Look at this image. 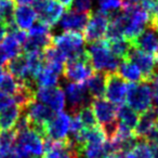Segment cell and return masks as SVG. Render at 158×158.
<instances>
[{"instance_id": "6da1fadb", "label": "cell", "mask_w": 158, "mask_h": 158, "mask_svg": "<svg viewBox=\"0 0 158 158\" xmlns=\"http://www.w3.org/2000/svg\"><path fill=\"white\" fill-rule=\"evenodd\" d=\"M86 52L93 69L97 72L115 73L121 62L120 59L110 51L105 39L89 44V46L86 47Z\"/></svg>"}, {"instance_id": "7a4b0ae2", "label": "cell", "mask_w": 158, "mask_h": 158, "mask_svg": "<svg viewBox=\"0 0 158 158\" xmlns=\"http://www.w3.org/2000/svg\"><path fill=\"white\" fill-rule=\"evenodd\" d=\"M90 106L94 113L98 123L101 125L100 127L103 129L107 141L113 139L118 128L117 106L104 98L92 99Z\"/></svg>"}, {"instance_id": "3957f363", "label": "cell", "mask_w": 158, "mask_h": 158, "mask_svg": "<svg viewBox=\"0 0 158 158\" xmlns=\"http://www.w3.org/2000/svg\"><path fill=\"white\" fill-rule=\"evenodd\" d=\"M127 105L138 114H143L153 105V91L149 82H129L126 94Z\"/></svg>"}, {"instance_id": "277c9868", "label": "cell", "mask_w": 158, "mask_h": 158, "mask_svg": "<svg viewBox=\"0 0 158 158\" xmlns=\"http://www.w3.org/2000/svg\"><path fill=\"white\" fill-rule=\"evenodd\" d=\"M52 44L63 52L66 59L73 60L85 53V39L80 31H64L63 34L52 37Z\"/></svg>"}, {"instance_id": "5b68a950", "label": "cell", "mask_w": 158, "mask_h": 158, "mask_svg": "<svg viewBox=\"0 0 158 158\" xmlns=\"http://www.w3.org/2000/svg\"><path fill=\"white\" fill-rule=\"evenodd\" d=\"M14 148L20 158H29L31 155L40 157L44 154V138L29 128L18 133Z\"/></svg>"}, {"instance_id": "8992f818", "label": "cell", "mask_w": 158, "mask_h": 158, "mask_svg": "<svg viewBox=\"0 0 158 158\" xmlns=\"http://www.w3.org/2000/svg\"><path fill=\"white\" fill-rule=\"evenodd\" d=\"M63 74L66 79H68L69 81L76 82V84L85 82L87 79L90 78L94 74V69L89 61L86 50L81 56L66 61L65 65H64Z\"/></svg>"}, {"instance_id": "52a82bcc", "label": "cell", "mask_w": 158, "mask_h": 158, "mask_svg": "<svg viewBox=\"0 0 158 158\" xmlns=\"http://www.w3.org/2000/svg\"><path fill=\"white\" fill-rule=\"evenodd\" d=\"M33 8L39 22L49 27L57 24L64 14V7L56 0H35Z\"/></svg>"}, {"instance_id": "ba28073f", "label": "cell", "mask_w": 158, "mask_h": 158, "mask_svg": "<svg viewBox=\"0 0 158 158\" xmlns=\"http://www.w3.org/2000/svg\"><path fill=\"white\" fill-rule=\"evenodd\" d=\"M108 23H110L108 14L100 10L95 13H90L89 21L84 29V39L88 44H93L95 41L104 39Z\"/></svg>"}, {"instance_id": "9c48e42d", "label": "cell", "mask_w": 158, "mask_h": 158, "mask_svg": "<svg viewBox=\"0 0 158 158\" xmlns=\"http://www.w3.org/2000/svg\"><path fill=\"white\" fill-rule=\"evenodd\" d=\"M127 82L116 72L106 73L105 98L115 105H121L126 102Z\"/></svg>"}, {"instance_id": "30bf717a", "label": "cell", "mask_w": 158, "mask_h": 158, "mask_svg": "<svg viewBox=\"0 0 158 158\" xmlns=\"http://www.w3.org/2000/svg\"><path fill=\"white\" fill-rule=\"evenodd\" d=\"M65 94L67 98L68 106L72 110V112H74V114H76L77 110H79L84 106H87L92 101V98H91L85 82L68 84L65 88Z\"/></svg>"}, {"instance_id": "8fae6325", "label": "cell", "mask_w": 158, "mask_h": 158, "mask_svg": "<svg viewBox=\"0 0 158 158\" xmlns=\"http://www.w3.org/2000/svg\"><path fill=\"white\" fill-rule=\"evenodd\" d=\"M126 60H129L132 63H134L139 67L143 75V79L145 82L151 84L154 77L156 76V66L154 56L151 54L143 52V51L135 49L132 47L130 53Z\"/></svg>"}, {"instance_id": "7c38bea8", "label": "cell", "mask_w": 158, "mask_h": 158, "mask_svg": "<svg viewBox=\"0 0 158 158\" xmlns=\"http://www.w3.org/2000/svg\"><path fill=\"white\" fill-rule=\"evenodd\" d=\"M36 100L54 110L55 113L63 112L65 107V93L60 87L38 88L36 91Z\"/></svg>"}, {"instance_id": "4fadbf2b", "label": "cell", "mask_w": 158, "mask_h": 158, "mask_svg": "<svg viewBox=\"0 0 158 158\" xmlns=\"http://www.w3.org/2000/svg\"><path fill=\"white\" fill-rule=\"evenodd\" d=\"M70 116L64 112L56 113L54 118L46 126L44 138L61 141L67 139L70 128Z\"/></svg>"}, {"instance_id": "5bb4252c", "label": "cell", "mask_w": 158, "mask_h": 158, "mask_svg": "<svg viewBox=\"0 0 158 158\" xmlns=\"http://www.w3.org/2000/svg\"><path fill=\"white\" fill-rule=\"evenodd\" d=\"M7 69L16 80L23 84H31L35 82L29 77L28 64H27V56L25 53H20L16 56L12 57L7 63ZM36 84V82H35Z\"/></svg>"}, {"instance_id": "9a60e30c", "label": "cell", "mask_w": 158, "mask_h": 158, "mask_svg": "<svg viewBox=\"0 0 158 158\" xmlns=\"http://www.w3.org/2000/svg\"><path fill=\"white\" fill-rule=\"evenodd\" d=\"M90 13H79L73 10H67L60 20V26L64 31H81L88 23Z\"/></svg>"}, {"instance_id": "2e32d148", "label": "cell", "mask_w": 158, "mask_h": 158, "mask_svg": "<svg viewBox=\"0 0 158 158\" xmlns=\"http://www.w3.org/2000/svg\"><path fill=\"white\" fill-rule=\"evenodd\" d=\"M132 47L151 55L158 54V36L153 29L147 28L131 42Z\"/></svg>"}, {"instance_id": "e0dca14e", "label": "cell", "mask_w": 158, "mask_h": 158, "mask_svg": "<svg viewBox=\"0 0 158 158\" xmlns=\"http://www.w3.org/2000/svg\"><path fill=\"white\" fill-rule=\"evenodd\" d=\"M38 19L37 12L31 6H18L13 14L14 24L21 31H28Z\"/></svg>"}, {"instance_id": "ac0fdd59", "label": "cell", "mask_w": 158, "mask_h": 158, "mask_svg": "<svg viewBox=\"0 0 158 158\" xmlns=\"http://www.w3.org/2000/svg\"><path fill=\"white\" fill-rule=\"evenodd\" d=\"M22 112L23 110L16 104H12L0 110V131L13 129L20 119Z\"/></svg>"}, {"instance_id": "d6986e66", "label": "cell", "mask_w": 158, "mask_h": 158, "mask_svg": "<svg viewBox=\"0 0 158 158\" xmlns=\"http://www.w3.org/2000/svg\"><path fill=\"white\" fill-rule=\"evenodd\" d=\"M92 99L104 98L106 86V73L97 72L85 81Z\"/></svg>"}, {"instance_id": "ffe728a7", "label": "cell", "mask_w": 158, "mask_h": 158, "mask_svg": "<svg viewBox=\"0 0 158 158\" xmlns=\"http://www.w3.org/2000/svg\"><path fill=\"white\" fill-rule=\"evenodd\" d=\"M50 44H52V36H51V34H47V35H28L26 41L23 44V48H24V53L42 52Z\"/></svg>"}, {"instance_id": "44dd1931", "label": "cell", "mask_w": 158, "mask_h": 158, "mask_svg": "<svg viewBox=\"0 0 158 158\" xmlns=\"http://www.w3.org/2000/svg\"><path fill=\"white\" fill-rule=\"evenodd\" d=\"M117 74L129 82H141L144 81L143 75L139 67L134 63H132L129 60H121L118 68H117Z\"/></svg>"}, {"instance_id": "7402d4cb", "label": "cell", "mask_w": 158, "mask_h": 158, "mask_svg": "<svg viewBox=\"0 0 158 158\" xmlns=\"http://www.w3.org/2000/svg\"><path fill=\"white\" fill-rule=\"evenodd\" d=\"M42 158H78V154L75 149L73 141L67 138L59 147L44 152Z\"/></svg>"}, {"instance_id": "603a6c76", "label": "cell", "mask_w": 158, "mask_h": 158, "mask_svg": "<svg viewBox=\"0 0 158 158\" xmlns=\"http://www.w3.org/2000/svg\"><path fill=\"white\" fill-rule=\"evenodd\" d=\"M139 117L140 115L127 104L123 103L121 105H118L117 107V119L119 123L128 127L129 129L134 130L136 123H138Z\"/></svg>"}, {"instance_id": "cb8c5ba5", "label": "cell", "mask_w": 158, "mask_h": 158, "mask_svg": "<svg viewBox=\"0 0 158 158\" xmlns=\"http://www.w3.org/2000/svg\"><path fill=\"white\" fill-rule=\"evenodd\" d=\"M60 75L54 73L53 70L49 69L44 66L41 72L36 76L35 82L38 88H51V87H56L59 82Z\"/></svg>"}, {"instance_id": "d4e9b609", "label": "cell", "mask_w": 158, "mask_h": 158, "mask_svg": "<svg viewBox=\"0 0 158 158\" xmlns=\"http://www.w3.org/2000/svg\"><path fill=\"white\" fill-rule=\"evenodd\" d=\"M107 46L110 51L120 60H126L130 53V50L132 49V44L130 41H128L125 38L121 39L113 40V41H107Z\"/></svg>"}, {"instance_id": "484cf974", "label": "cell", "mask_w": 158, "mask_h": 158, "mask_svg": "<svg viewBox=\"0 0 158 158\" xmlns=\"http://www.w3.org/2000/svg\"><path fill=\"white\" fill-rule=\"evenodd\" d=\"M21 88V82L16 80L10 73H6L2 81L0 84V91L5 95L13 97L18 93V91Z\"/></svg>"}, {"instance_id": "4316f807", "label": "cell", "mask_w": 158, "mask_h": 158, "mask_svg": "<svg viewBox=\"0 0 158 158\" xmlns=\"http://www.w3.org/2000/svg\"><path fill=\"white\" fill-rule=\"evenodd\" d=\"M77 115L79 116V119L81 121L84 128H86V129H92V128L99 126L97 118H95V115L90 105L84 106L82 108H80L77 112Z\"/></svg>"}, {"instance_id": "83f0119b", "label": "cell", "mask_w": 158, "mask_h": 158, "mask_svg": "<svg viewBox=\"0 0 158 158\" xmlns=\"http://www.w3.org/2000/svg\"><path fill=\"white\" fill-rule=\"evenodd\" d=\"M15 10V0H0V20L8 24H14L13 14Z\"/></svg>"}, {"instance_id": "f1b7e54d", "label": "cell", "mask_w": 158, "mask_h": 158, "mask_svg": "<svg viewBox=\"0 0 158 158\" xmlns=\"http://www.w3.org/2000/svg\"><path fill=\"white\" fill-rule=\"evenodd\" d=\"M3 50L6 51V53L8 54L9 59L16 56L21 53V47L22 44H20L16 37L13 35L12 33H9L7 35V37L5 38V40L2 41V46Z\"/></svg>"}, {"instance_id": "f546056e", "label": "cell", "mask_w": 158, "mask_h": 158, "mask_svg": "<svg viewBox=\"0 0 158 158\" xmlns=\"http://www.w3.org/2000/svg\"><path fill=\"white\" fill-rule=\"evenodd\" d=\"M18 133L14 129L0 131V152L10 151L15 146Z\"/></svg>"}, {"instance_id": "4dcf8cb0", "label": "cell", "mask_w": 158, "mask_h": 158, "mask_svg": "<svg viewBox=\"0 0 158 158\" xmlns=\"http://www.w3.org/2000/svg\"><path fill=\"white\" fill-rule=\"evenodd\" d=\"M100 6V11L110 15L113 12L121 10L123 8V0H98Z\"/></svg>"}, {"instance_id": "1f68e13d", "label": "cell", "mask_w": 158, "mask_h": 158, "mask_svg": "<svg viewBox=\"0 0 158 158\" xmlns=\"http://www.w3.org/2000/svg\"><path fill=\"white\" fill-rule=\"evenodd\" d=\"M92 5L93 0H74L70 6V10L79 13H90Z\"/></svg>"}, {"instance_id": "d6a6232c", "label": "cell", "mask_w": 158, "mask_h": 158, "mask_svg": "<svg viewBox=\"0 0 158 158\" xmlns=\"http://www.w3.org/2000/svg\"><path fill=\"white\" fill-rule=\"evenodd\" d=\"M27 33H28V35H47V34H50V27L39 22L33 25L27 31Z\"/></svg>"}, {"instance_id": "836d02e7", "label": "cell", "mask_w": 158, "mask_h": 158, "mask_svg": "<svg viewBox=\"0 0 158 158\" xmlns=\"http://www.w3.org/2000/svg\"><path fill=\"white\" fill-rule=\"evenodd\" d=\"M148 28L153 29L154 31L158 33V6H157V9H156L155 13L149 16Z\"/></svg>"}, {"instance_id": "e575fe53", "label": "cell", "mask_w": 158, "mask_h": 158, "mask_svg": "<svg viewBox=\"0 0 158 158\" xmlns=\"http://www.w3.org/2000/svg\"><path fill=\"white\" fill-rule=\"evenodd\" d=\"M152 91H153V99L155 101L156 105H158V76L156 75L152 80Z\"/></svg>"}, {"instance_id": "d590c367", "label": "cell", "mask_w": 158, "mask_h": 158, "mask_svg": "<svg viewBox=\"0 0 158 158\" xmlns=\"http://www.w3.org/2000/svg\"><path fill=\"white\" fill-rule=\"evenodd\" d=\"M9 29H8V24L3 21L0 20V44L5 40V38L7 37Z\"/></svg>"}, {"instance_id": "8d00e7d4", "label": "cell", "mask_w": 158, "mask_h": 158, "mask_svg": "<svg viewBox=\"0 0 158 158\" xmlns=\"http://www.w3.org/2000/svg\"><path fill=\"white\" fill-rule=\"evenodd\" d=\"M0 158H20V156H19L15 148L13 147V148L10 149V151L0 152Z\"/></svg>"}, {"instance_id": "74e56055", "label": "cell", "mask_w": 158, "mask_h": 158, "mask_svg": "<svg viewBox=\"0 0 158 158\" xmlns=\"http://www.w3.org/2000/svg\"><path fill=\"white\" fill-rule=\"evenodd\" d=\"M8 60H10L9 56H8V54L6 53V51L3 50L2 47H0V66L7 64Z\"/></svg>"}, {"instance_id": "f35d334b", "label": "cell", "mask_w": 158, "mask_h": 158, "mask_svg": "<svg viewBox=\"0 0 158 158\" xmlns=\"http://www.w3.org/2000/svg\"><path fill=\"white\" fill-rule=\"evenodd\" d=\"M149 147H151V152L152 155H153V158H158V145L154 144V143H149Z\"/></svg>"}, {"instance_id": "ab89813d", "label": "cell", "mask_w": 158, "mask_h": 158, "mask_svg": "<svg viewBox=\"0 0 158 158\" xmlns=\"http://www.w3.org/2000/svg\"><path fill=\"white\" fill-rule=\"evenodd\" d=\"M56 1L61 3V5L63 6L64 8H66V9H69L74 0H56Z\"/></svg>"}, {"instance_id": "60d3db41", "label": "cell", "mask_w": 158, "mask_h": 158, "mask_svg": "<svg viewBox=\"0 0 158 158\" xmlns=\"http://www.w3.org/2000/svg\"><path fill=\"white\" fill-rule=\"evenodd\" d=\"M19 6H31L35 2V0H15Z\"/></svg>"}, {"instance_id": "b9f144b4", "label": "cell", "mask_w": 158, "mask_h": 158, "mask_svg": "<svg viewBox=\"0 0 158 158\" xmlns=\"http://www.w3.org/2000/svg\"><path fill=\"white\" fill-rule=\"evenodd\" d=\"M6 75V70L5 68L2 67V66H0V84H1V81H2L3 77H5Z\"/></svg>"}, {"instance_id": "7bdbcfd3", "label": "cell", "mask_w": 158, "mask_h": 158, "mask_svg": "<svg viewBox=\"0 0 158 158\" xmlns=\"http://www.w3.org/2000/svg\"><path fill=\"white\" fill-rule=\"evenodd\" d=\"M130 3H133V5H139L140 2H142L143 0H128Z\"/></svg>"}, {"instance_id": "ee69618b", "label": "cell", "mask_w": 158, "mask_h": 158, "mask_svg": "<svg viewBox=\"0 0 158 158\" xmlns=\"http://www.w3.org/2000/svg\"><path fill=\"white\" fill-rule=\"evenodd\" d=\"M154 128H155V129L158 131V118L156 119V121H155V126H154Z\"/></svg>"}, {"instance_id": "f6af8a7d", "label": "cell", "mask_w": 158, "mask_h": 158, "mask_svg": "<svg viewBox=\"0 0 158 158\" xmlns=\"http://www.w3.org/2000/svg\"><path fill=\"white\" fill-rule=\"evenodd\" d=\"M3 95H5V94H3V93H2V92H1V91H0V99H1V98H2V97H3Z\"/></svg>"}, {"instance_id": "bcb514c9", "label": "cell", "mask_w": 158, "mask_h": 158, "mask_svg": "<svg viewBox=\"0 0 158 158\" xmlns=\"http://www.w3.org/2000/svg\"><path fill=\"white\" fill-rule=\"evenodd\" d=\"M29 158H40V157H37V156H34V157H29Z\"/></svg>"}, {"instance_id": "7dc6e473", "label": "cell", "mask_w": 158, "mask_h": 158, "mask_svg": "<svg viewBox=\"0 0 158 158\" xmlns=\"http://www.w3.org/2000/svg\"><path fill=\"white\" fill-rule=\"evenodd\" d=\"M105 158H108V157H107V156H106V157H105Z\"/></svg>"}, {"instance_id": "c3c4849f", "label": "cell", "mask_w": 158, "mask_h": 158, "mask_svg": "<svg viewBox=\"0 0 158 158\" xmlns=\"http://www.w3.org/2000/svg\"><path fill=\"white\" fill-rule=\"evenodd\" d=\"M156 75H157V76H158V73H157V74H156Z\"/></svg>"}, {"instance_id": "681fc988", "label": "cell", "mask_w": 158, "mask_h": 158, "mask_svg": "<svg viewBox=\"0 0 158 158\" xmlns=\"http://www.w3.org/2000/svg\"><path fill=\"white\" fill-rule=\"evenodd\" d=\"M157 1H158V0H157Z\"/></svg>"}]
</instances>
